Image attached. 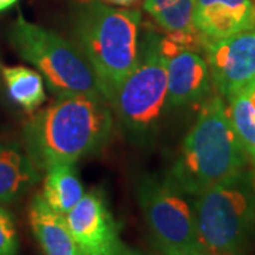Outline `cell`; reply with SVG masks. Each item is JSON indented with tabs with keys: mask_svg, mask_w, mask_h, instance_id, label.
<instances>
[{
	"mask_svg": "<svg viewBox=\"0 0 255 255\" xmlns=\"http://www.w3.org/2000/svg\"><path fill=\"white\" fill-rule=\"evenodd\" d=\"M112 128V108L105 100L80 94L57 95L26 124L27 155L38 170L75 163L105 145Z\"/></svg>",
	"mask_w": 255,
	"mask_h": 255,
	"instance_id": "1",
	"label": "cell"
},
{
	"mask_svg": "<svg viewBox=\"0 0 255 255\" xmlns=\"http://www.w3.org/2000/svg\"><path fill=\"white\" fill-rule=\"evenodd\" d=\"M251 166L233 128L226 100L213 94L184 136L164 177L190 196H197Z\"/></svg>",
	"mask_w": 255,
	"mask_h": 255,
	"instance_id": "2",
	"label": "cell"
},
{
	"mask_svg": "<svg viewBox=\"0 0 255 255\" xmlns=\"http://www.w3.org/2000/svg\"><path fill=\"white\" fill-rule=\"evenodd\" d=\"M140 23L139 10L112 7L101 0H84L73 10V41L91 65L110 107L137 61Z\"/></svg>",
	"mask_w": 255,
	"mask_h": 255,
	"instance_id": "3",
	"label": "cell"
},
{
	"mask_svg": "<svg viewBox=\"0 0 255 255\" xmlns=\"http://www.w3.org/2000/svg\"><path fill=\"white\" fill-rule=\"evenodd\" d=\"M201 251L246 255L255 237V170L248 166L194 197Z\"/></svg>",
	"mask_w": 255,
	"mask_h": 255,
	"instance_id": "4",
	"label": "cell"
},
{
	"mask_svg": "<svg viewBox=\"0 0 255 255\" xmlns=\"http://www.w3.org/2000/svg\"><path fill=\"white\" fill-rule=\"evenodd\" d=\"M128 136L150 142L163 122L167 105V36L153 30L140 34L135 67L111 104Z\"/></svg>",
	"mask_w": 255,
	"mask_h": 255,
	"instance_id": "5",
	"label": "cell"
},
{
	"mask_svg": "<svg viewBox=\"0 0 255 255\" xmlns=\"http://www.w3.org/2000/svg\"><path fill=\"white\" fill-rule=\"evenodd\" d=\"M9 41L20 58L36 67L57 95L80 94L105 100L97 75L74 41L23 16L11 24Z\"/></svg>",
	"mask_w": 255,
	"mask_h": 255,
	"instance_id": "6",
	"label": "cell"
},
{
	"mask_svg": "<svg viewBox=\"0 0 255 255\" xmlns=\"http://www.w3.org/2000/svg\"><path fill=\"white\" fill-rule=\"evenodd\" d=\"M136 197L143 219L160 251H201L194 196L176 187L166 177L142 176Z\"/></svg>",
	"mask_w": 255,
	"mask_h": 255,
	"instance_id": "7",
	"label": "cell"
},
{
	"mask_svg": "<svg viewBox=\"0 0 255 255\" xmlns=\"http://www.w3.org/2000/svg\"><path fill=\"white\" fill-rule=\"evenodd\" d=\"M64 219L82 255H117L124 244L118 223L101 190L85 193Z\"/></svg>",
	"mask_w": 255,
	"mask_h": 255,
	"instance_id": "8",
	"label": "cell"
},
{
	"mask_svg": "<svg viewBox=\"0 0 255 255\" xmlns=\"http://www.w3.org/2000/svg\"><path fill=\"white\" fill-rule=\"evenodd\" d=\"M201 53L209 64L213 90L224 100L255 78V27L209 41Z\"/></svg>",
	"mask_w": 255,
	"mask_h": 255,
	"instance_id": "9",
	"label": "cell"
},
{
	"mask_svg": "<svg viewBox=\"0 0 255 255\" xmlns=\"http://www.w3.org/2000/svg\"><path fill=\"white\" fill-rule=\"evenodd\" d=\"M213 95L209 64L197 50L167 37V105L183 110L203 105Z\"/></svg>",
	"mask_w": 255,
	"mask_h": 255,
	"instance_id": "10",
	"label": "cell"
},
{
	"mask_svg": "<svg viewBox=\"0 0 255 255\" xmlns=\"http://www.w3.org/2000/svg\"><path fill=\"white\" fill-rule=\"evenodd\" d=\"M193 20L206 43L234 36L255 27V0H196Z\"/></svg>",
	"mask_w": 255,
	"mask_h": 255,
	"instance_id": "11",
	"label": "cell"
},
{
	"mask_svg": "<svg viewBox=\"0 0 255 255\" xmlns=\"http://www.w3.org/2000/svg\"><path fill=\"white\" fill-rule=\"evenodd\" d=\"M194 6L196 0H143V9L166 36L180 46L201 51L206 41L194 26Z\"/></svg>",
	"mask_w": 255,
	"mask_h": 255,
	"instance_id": "12",
	"label": "cell"
},
{
	"mask_svg": "<svg viewBox=\"0 0 255 255\" xmlns=\"http://www.w3.org/2000/svg\"><path fill=\"white\" fill-rule=\"evenodd\" d=\"M30 226L44 255H82L64 216L51 209L41 193L30 204Z\"/></svg>",
	"mask_w": 255,
	"mask_h": 255,
	"instance_id": "13",
	"label": "cell"
},
{
	"mask_svg": "<svg viewBox=\"0 0 255 255\" xmlns=\"http://www.w3.org/2000/svg\"><path fill=\"white\" fill-rule=\"evenodd\" d=\"M38 182V169L18 147L0 145V204L17 199Z\"/></svg>",
	"mask_w": 255,
	"mask_h": 255,
	"instance_id": "14",
	"label": "cell"
},
{
	"mask_svg": "<svg viewBox=\"0 0 255 255\" xmlns=\"http://www.w3.org/2000/svg\"><path fill=\"white\" fill-rule=\"evenodd\" d=\"M46 173L41 196L55 213L65 216L84 196L77 169L74 163H57L46 169Z\"/></svg>",
	"mask_w": 255,
	"mask_h": 255,
	"instance_id": "15",
	"label": "cell"
},
{
	"mask_svg": "<svg viewBox=\"0 0 255 255\" xmlns=\"http://www.w3.org/2000/svg\"><path fill=\"white\" fill-rule=\"evenodd\" d=\"M233 128L255 170V78L226 98Z\"/></svg>",
	"mask_w": 255,
	"mask_h": 255,
	"instance_id": "16",
	"label": "cell"
},
{
	"mask_svg": "<svg viewBox=\"0 0 255 255\" xmlns=\"http://www.w3.org/2000/svg\"><path fill=\"white\" fill-rule=\"evenodd\" d=\"M0 74L10 98L26 112H34L46 101L44 78L36 70L23 65L1 67Z\"/></svg>",
	"mask_w": 255,
	"mask_h": 255,
	"instance_id": "17",
	"label": "cell"
},
{
	"mask_svg": "<svg viewBox=\"0 0 255 255\" xmlns=\"http://www.w3.org/2000/svg\"><path fill=\"white\" fill-rule=\"evenodd\" d=\"M18 237L13 217L0 206V255H17Z\"/></svg>",
	"mask_w": 255,
	"mask_h": 255,
	"instance_id": "18",
	"label": "cell"
},
{
	"mask_svg": "<svg viewBox=\"0 0 255 255\" xmlns=\"http://www.w3.org/2000/svg\"><path fill=\"white\" fill-rule=\"evenodd\" d=\"M117 255H155V254H149V253H145V251H140V250H135V248H129L125 244H122L121 248L118 250Z\"/></svg>",
	"mask_w": 255,
	"mask_h": 255,
	"instance_id": "19",
	"label": "cell"
},
{
	"mask_svg": "<svg viewBox=\"0 0 255 255\" xmlns=\"http://www.w3.org/2000/svg\"><path fill=\"white\" fill-rule=\"evenodd\" d=\"M101 1L108 3V4H114V6H118V7H129V6L136 4L139 0H101Z\"/></svg>",
	"mask_w": 255,
	"mask_h": 255,
	"instance_id": "20",
	"label": "cell"
},
{
	"mask_svg": "<svg viewBox=\"0 0 255 255\" xmlns=\"http://www.w3.org/2000/svg\"><path fill=\"white\" fill-rule=\"evenodd\" d=\"M163 255H209L203 251H163Z\"/></svg>",
	"mask_w": 255,
	"mask_h": 255,
	"instance_id": "21",
	"label": "cell"
},
{
	"mask_svg": "<svg viewBox=\"0 0 255 255\" xmlns=\"http://www.w3.org/2000/svg\"><path fill=\"white\" fill-rule=\"evenodd\" d=\"M16 1H17V0H0V11L11 7Z\"/></svg>",
	"mask_w": 255,
	"mask_h": 255,
	"instance_id": "22",
	"label": "cell"
}]
</instances>
